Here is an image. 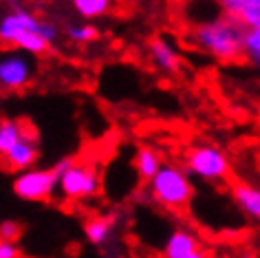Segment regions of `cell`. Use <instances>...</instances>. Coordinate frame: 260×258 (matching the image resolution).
I'll return each instance as SVG.
<instances>
[{"label": "cell", "instance_id": "6da1fadb", "mask_svg": "<svg viewBox=\"0 0 260 258\" xmlns=\"http://www.w3.org/2000/svg\"><path fill=\"white\" fill-rule=\"evenodd\" d=\"M245 34L247 27L234 18L218 16L214 20H203L187 34V42H192L199 51L214 60L232 64L245 57Z\"/></svg>", "mask_w": 260, "mask_h": 258}, {"label": "cell", "instance_id": "7a4b0ae2", "mask_svg": "<svg viewBox=\"0 0 260 258\" xmlns=\"http://www.w3.org/2000/svg\"><path fill=\"white\" fill-rule=\"evenodd\" d=\"M44 20L34 11L16 7L0 18V42L31 55H44L51 44L44 40Z\"/></svg>", "mask_w": 260, "mask_h": 258}, {"label": "cell", "instance_id": "3957f363", "mask_svg": "<svg viewBox=\"0 0 260 258\" xmlns=\"http://www.w3.org/2000/svg\"><path fill=\"white\" fill-rule=\"evenodd\" d=\"M152 203H159L161 208L181 212L192 203L194 199V183L192 177L185 172L183 166L164 164L161 170L148 181Z\"/></svg>", "mask_w": 260, "mask_h": 258}, {"label": "cell", "instance_id": "277c9868", "mask_svg": "<svg viewBox=\"0 0 260 258\" xmlns=\"http://www.w3.org/2000/svg\"><path fill=\"white\" fill-rule=\"evenodd\" d=\"M185 172L205 183H225L232 175V161L223 148L214 144L190 146L183 154Z\"/></svg>", "mask_w": 260, "mask_h": 258}, {"label": "cell", "instance_id": "5b68a950", "mask_svg": "<svg viewBox=\"0 0 260 258\" xmlns=\"http://www.w3.org/2000/svg\"><path fill=\"white\" fill-rule=\"evenodd\" d=\"M102 177L95 164L75 161L57 181V195L67 201H86L100 195Z\"/></svg>", "mask_w": 260, "mask_h": 258}, {"label": "cell", "instance_id": "8992f818", "mask_svg": "<svg viewBox=\"0 0 260 258\" xmlns=\"http://www.w3.org/2000/svg\"><path fill=\"white\" fill-rule=\"evenodd\" d=\"M36 73V55L24 53L20 49H9L0 55V91L20 93L34 84Z\"/></svg>", "mask_w": 260, "mask_h": 258}, {"label": "cell", "instance_id": "52a82bcc", "mask_svg": "<svg viewBox=\"0 0 260 258\" xmlns=\"http://www.w3.org/2000/svg\"><path fill=\"white\" fill-rule=\"evenodd\" d=\"M57 181L60 177L53 172V168H29L14 177L11 190L22 201H51L57 195Z\"/></svg>", "mask_w": 260, "mask_h": 258}, {"label": "cell", "instance_id": "ba28073f", "mask_svg": "<svg viewBox=\"0 0 260 258\" xmlns=\"http://www.w3.org/2000/svg\"><path fill=\"white\" fill-rule=\"evenodd\" d=\"M38 159H40V144H38V135H36V128L27 124V131H24L22 139L11 148V150L5 154L3 164L7 170L11 172H22V170H29V168H36Z\"/></svg>", "mask_w": 260, "mask_h": 258}, {"label": "cell", "instance_id": "9c48e42d", "mask_svg": "<svg viewBox=\"0 0 260 258\" xmlns=\"http://www.w3.org/2000/svg\"><path fill=\"white\" fill-rule=\"evenodd\" d=\"M148 49H150V60L154 62V67L161 69L164 73L168 75H177L181 71V55L177 47H174L172 42H168L166 38H152L150 44H148Z\"/></svg>", "mask_w": 260, "mask_h": 258}, {"label": "cell", "instance_id": "30bf717a", "mask_svg": "<svg viewBox=\"0 0 260 258\" xmlns=\"http://www.w3.org/2000/svg\"><path fill=\"white\" fill-rule=\"evenodd\" d=\"M232 199H234V205H236L247 218H251L256 225H260V185L245 183V181L234 183Z\"/></svg>", "mask_w": 260, "mask_h": 258}, {"label": "cell", "instance_id": "8fae6325", "mask_svg": "<svg viewBox=\"0 0 260 258\" xmlns=\"http://www.w3.org/2000/svg\"><path fill=\"white\" fill-rule=\"evenodd\" d=\"M199 247H203L199 236L187 228H177L164 243V258H187Z\"/></svg>", "mask_w": 260, "mask_h": 258}, {"label": "cell", "instance_id": "7c38bea8", "mask_svg": "<svg viewBox=\"0 0 260 258\" xmlns=\"http://www.w3.org/2000/svg\"><path fill=\"white\" fill-rule=\"evenodd\" d=\"M117 232V218L113 214H104V216H93L88 218L84 225V236L93 247H108L115 238Z\"/></svg>", "mask_w": 260, "mask_h": 258}, {"label": "cell", "instance_id": "4fadbf2b", "mask_svg": "<svg viewBox=\"0 0 260 258\" xmlns=\"http://www.w3.org/2000/svg\"><path fill=\"white\" fill-rule=\"evenodd\" d=\"M223 16L234 18L245 27L260 22V0H216Z\"/></svg>", "mask_w": 260, "mask_h": 258}, {"label": "cell", "instance_id": "5bb4252c", "mask_svg": "<svg viewBox=\"0 0 260 258\" xmlns=\"http://www.w3.org/2000/svg\"><path fill=\"white\" fill-rule=\"evenodd\" d=\"M133 166H135V172L141 181H150V179L157 175L164 166V159H161V152L152 146H139L137 152H135V159H133Z\"/></svg>", "mask_w": 260, "mask_h": 258}, {"label": "cell", "instance_id": "9a60e30c", "mask_svg": "<svg viewBox=\"0 0 260 258\" xmlns=\"http://www.w3.org/2000/svg\"><path fill=\"white\" fill-rule=\"evenodd\" d=\"M27 124L29 121H24V119H11V117L0 119V159L22 139L24 131H27Z\"/></svg>", "mask_w": 260, "mask_h": 258}, {"label": "cell", "instance_id": "2e32d148", "mask_svg": "<svg viewBox=\"0 0 260 258\" xmlns=\"http://www.w3.org/2000/svg\"><path fill=\"white\" fill-rule=\"evenodd\" d=\"M73 11L86 22L95 20V18H104L115 9L117 0H69Z\"/></svg>", "mask_w": 260, "mask_h": 258}, {"label": "cell", "instance_id": "e0dca14e", "mask_svg": "<svg viewBox=\"0 0 260 258\" xmlns=\"http://www.w3.org/2000/svg\"><path fill=\"white\" fill-rule=\"evenodd\" d=\"M67 38L75 44H90L100 38V29L93 22H77L67 27Z\"/></svg>", "mask_w": 260, "mask_h": 258}, {"label": "cell", "instance_id": "ac0fdd59", "mask_svg": "<svg viewBox=\"0 0 260 258\" xmlns=\"http://www.w3.org/2000/svg\"><path fill=\"white\" fill-rule=\"evenodd\" d=\"M245 60L260 69V22L247 27L245 34Z\"/></svg>", "mask_w": 260, "mask_h": 258}, {"label": "cell", "instance_id": "d6986e66", "mask_svg": "<svg viewBox=\"0 0 260 258\" xmlns=\"http://www.w3.org/2000/svg\"><path fill=\"white\" fill-rule=\"evenodd\" d=\"M22 234V228L18 221H11V218H5L0 221V241H9V243H16Z\"/></svg>", "mask_w": 260, "mask_h": 258}, {"label": "cell", "instance_id": "ffe728a7", "mask_svg": "<svg viewBox=\"0 0 260 258\" xmlns=\"http://www.w3.org/2000/svg\"><path fill=\"white\" fill-rule=\"evenodd\" d=\"M0 258H20V247H18V243L0 241Z\"/></svg>", "mask_w": 260, "mask_h": 258}, {"label": "cell", "instance_id": "44dd1931", "mask_svg": "<svg viewBox=\"0 0 260 258\" xmlns=\"http://www.w3.org/2000/svg\"><path fill=\"white\" fill-rule=\"evenodd\" d=\"M187 258H210V251L203 249V247H199L197 251H194V254H190Z\"/></svg>", "mask_w": 260, "mask_h": 258}, {"label": "cell", "instance_id": "7402d4cb", "mask_svg": "<svg viewBox=\"0 0 260 258\" xmlns=\"http://www.w3.org/2000/svg\"><path fill=\"white\" fill-rule=\"evenodd\" d=\"M0 100H3V91H0Z\"/></svg>", "mask_w": 260, "mask_h": 258}]
</instances>
